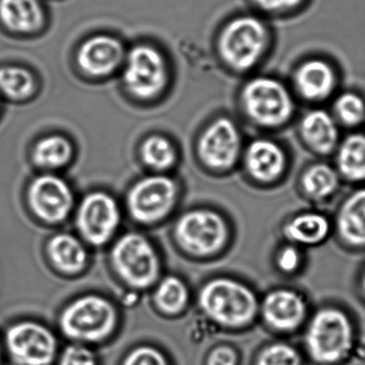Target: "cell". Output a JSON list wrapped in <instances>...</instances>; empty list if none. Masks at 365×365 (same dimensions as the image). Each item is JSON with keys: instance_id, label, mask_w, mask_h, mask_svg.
Returning <instances> with one entry per match:
<instances>
[{"instance_id": "13", "label": "cell", "mask_w": 365, "mask_h": 365, "mask_svg": "<svg viewBox=\"0 0 365 365\" xmlns=\"http://www.w3.org/2000/svg\"><path fill=\"white\" fill-rule=\"evenodd\" d=\"M176 185L163 176L148 177L134 185L128 197L132 217L143 223H153L165 217L175 200Z\"/></svg>"}, {"instance_id": "30", "label": "cell", "mask_w": 365, "mask_h": 365, "mask_svg": "<svg viewBox=\"0 0 365 365\" xmlns=\"http://www.w3.org/2000/svg\"><path fill=\"white\" fill-rule=\"evenodd\" d=\"M334 118L346 127H356L365 121V100L359 93H341L334 102Z\"/></svg>"}, {"instance_id": "18", "label": "cell", "mask_w": 365, "mask_h": 365, "mask_svg": "<svg viewBox=\"0 0 365 365\" xmlns=\"http://www.w3.org/2000/svg\"><path fill=\"white\" fill-rule=\"evenodd\" d=\"M299 132L305 146L320 157L334 153L341 142L336 119L319 108L311 110L302 117Z\"/></svg>"}, {"instance_id": "10", "label": "cell", "mask_w": 365, "mask_h": 365, "mask_svg": "<svg viewBox=\"0 0 365 365\" xmlns=\"http://www.w3.org/2000/svg\"><path fill=\"white\" fill-rule=\"evenodd\" d=\"M198 153L205 165L215 172H230L242 158V138L230 118L217 119L202 133Z\"/></svg>"}, {"instance_id": "8", "label": "cell", "mask_w": 365, "mask_h": 365, "mask_svg": "<svg viewBox=\"0 0 365 365\" xmlns=\"http://www.w3.org/2000/svg\"><path fill=\"white\" fill-rule=\"evenodd\" d=\"M112 260L121 279L133 287H149L159 274L157 253L140 235L128 234L119 239L113 249Z\"/></svg>"}, {"instance_id": "22", "label": "cell", "mask_w": 365, "mask_h": 365, "mask_svg": "<svg viewBox=\"0 0 365 365\" xmlns=\"http://www.w3.org/2000/svg\"><path fill=\"white\" fill-rule=\"evenodd\" d=\"M335 166L341 180L359 187L365 185V134L352 133L339 142Z\"/></svg>"}, {"instance_id": "15", "label": "cell", "mask_w": 365, "mask_h": 365, "mask_svg": "<svg viewBox=\"0 0 365 365\" xmlns=\"http://www.w3.org/2000/svg\"><path fill=\"white\" fill-rule=\"evenodd\" d=\"M29 200L34 212L50 223L65 220L73 204V196L67 183L51 175L35 179L29 187Z\"/></svg>"}, {"instance_id": "24", "label": "cell", "mask_w": 365, "mask_h": 365, "mask_svg": "<svg viewBox=\"0 0 365 365\" xmlns=\"http://www.w3.org/2000/svg\"><path fill=\"white\" fill-rule=\"evenodd\" d=\"M48 253L63 272H78L86 264L87 254L82 243L70 235H57L48 242Z\"/></svg>"}, {"instance_id": "27", "label": "cell", "mask_w": 365, "mask_h": 365, "mask_svg": "<svg viewBox=\"0 0 365 365\" xmlns=\"http://www.w3.org/2000/svg\"><path fill=\"white\" fill-rule=\"evenodd\" d=\"M142 157L147 165L155 170H163L174 165L176 150L168 138L155 135L145 140L142 147Z\"/></svg>"}, {"instance_id": "2", "label": "cell", "mask_w": 365, "mask_h": 365, "mask_svg": "<svg viewBox=\"0 0 365 365\" xmlns=\"http://www.w3.org/2000/svg\"><path fill=\"white\" fill-rule=\"evenodd\" d=\"M260 299L250 284L232 277H217L205 284L200 309L222 328L247 330L259 318Z\"/></svg>"}, {"instance_id": "21", "label": "cell", "mask_w": 365, "mask_h": 365, "mask_svg": "<svg viewBox=\"0 0 365 365\" xmlns=\"http://www.w3.org/2000/svg\"><path fill=\"white\" fill-rule=\"evenodd\" d=\"M341 181L334 166L324 162H315L301 173L299 190L305 200L322 204L336 195Z\"/></svg>"}, {"instance_id": "17", "label": "cell", "mask_w": 365, "mask_h": 365, "mask_svg": "<svg viewBox=\"0 0 365 365\" xmlns=\"http://www.w3.org/2000/svg\"><path fill=\"white\" fill-rule=\"evenodd\" d=\"M333 234V221L316 210L296 213L284 222L282 236L285 242L298 245L301 249L319 247Z\"/></svg>"}, {"instance_id": "11", "label": "cell", "mask_w": 365, "mask_h": 365, "mask_svg": "<svg viewBox=\"0 0 365 365\" xmlns=\"http://www.w3.org/2000/svg\"><path fill=\"white\" fill-rule=\"evenodd\" d=\"M243 168L247 178L258 187L279 185L288 170L287 153L270 138H256L243 149Z\"/></svg>"}, {"instance_id": "6", "label": "cell", "mask_w": 365, "mask_h": 365, "mask_svg": "<svg viewBox=\"0 0 365 365\" xmlns=\"http://www.w3.org/2000/svg\"><path fill=\"white\" fill-rule=\"evenodd\" d=\"M230 230L226 220L215 211L197 210L179 220L176 237L181 247L200 257L221 252L230 241Z\"/></svg>"}, {"instance_id": "19", "label": "cell", "mask_w": 365, "mask_h": 365, "mask_svg": "<svg viewBox=\"0 0 365 365\" xmlns=\"http://www.w3.org/2000/svg\"><path fill=\"white\" fill-rule=\"evenodd\" d=\"M294 86L301 97L307 101L327 99L336 86V74L328 61L311 58L303 61L294 72Z\"/></svg>"}, {"instance_id": "12", "label": "cell", "mask_w": 365, "mask_h": 365, "mask_svg": "<svg viewBox=\"0 0 365 365\" xmlns=\"http://www.w3.org/2000/svg\"><path fill=\"white\" fill-rule=\"evenodd\" d=\"M123 80L127 88L138 97L147 99L158 95L166 82L163 57L150 46H136L128 56Z\"/></svg>"}, {"instance_id": "31", "label": "cell", "mask_w": 365, "mask_h": 365, "mask_svg": "<svg viewBox=\"0 0 365 365\" xmlns=\"http://www.w3.org/2000/svg\"><path fill=\"white\" fill-rule=\"evenodd\" d=\"M304 250L289 242H284L277 247L273 257L277 272L285 277L298 274L304 267Z\"/></svg>"}, {"instance_id": "14", "label": "cell", "mask_w": 365, "mask_h": 365, "mask_svg": "<svg viewBox=\"0 0 365 365\" xmlns=\"http://www.w3.org/2000/svg\"><path fill=\"white\" fill-rule=\"evenodd\" d=\"M118 224V206L108 194H91L81 204L78 227L88 242L103 245L110 240Z\"/></svg>"}, {"instance_id": "20", "label": "cell", "mask_w": 365, "mask_h": 365, "mask_svg": "<svg viewBox=\"0 0 365 365\" xmlns=\"http://www.w3.org/2000/svg\"><path fill=\"white\" fill-rule=\"evenodd\" d=\"M123 56V46L119 41L108 36H96L83 44L78 59L85 72L103 76L118 67Z\"/></svg>"}, {"instance_id": "5", "label": "cell", "mask_w": 365, "mask_h": 365, "mask_svg": "<svg viewBox=\"0 0 365 365\" xmlns=\"http://www.w3.org/2000/svg\"><path fill=\"white\" fill-rule=\"evenodd\" d=\"M116 324V313L106 299L97 296L78 299L63 312L61 326L78 343H98L108 336Z\"/></svg>"}, {"instance_id": "36", "label": "cell", "mask_w": 365, "mask_h": 365, "mask_svg": "<svg viewBox=\"0 0 365 365\" xmlns=\"http://www.w3.org/2000/svg\"><path fill=\"white\" fill-rule=\"evenodd\" d=\"M358 290L363 300L365 301V264L361 270L358 277Z\"/></svg>"}, {"instance_id": "7", "label": "cell", "mask_w": 365, "mask_h": 365, "mask_svg": "<svg viewBox=\"0 0 365 365\" xmlns=\"http://www.w3.org/2000/svg\"><path fill=\"white\" fill-rule=\"evenodd\" d=\"M309 315V300L296 288H272L260 299L259 318L277 334L292 335L302 330Z\"/></svg>"}, {"instance_id": "33", "label": "cell", "mask_w": 365, "mask_h": 365, "mask_svg": "<svg viewBox=\"0 0 365 365\" xmlns=\"http://www.w3.org/2000/svg\"><path fill=\"white\" fill-rule=\"evenodd\" d=\"M54 365H100V361L88 346L76 343L67 346L58 354Z\"/></svg>"}, {"instance_id": "9", "label": "cell", "mask_w": 365, "mask_h": 365, "mask_svg": "<svg viewBox=\"0 0 365 365\" xmlns=\"http://www.w3.org/2000/svg\"><path fill=\"white\" fill-rule=\"evenodd\" d=\"M6 347L14 365H54L58 356L56 337L35 322H22L10 328Z\"/></svg>"}, {"instance_id": "26", "label": "cell", "mask_w": 365, "mask_h": 365, "mask_svg": "<svg viewBox=\"0 0 365 365\" xmlns=\"http://www.w3.org/2000/svg\"><path fill=\"white\" fill-rule=\"evenodd\" d=\"M305 356L296 346L286 341H274L262 346L252 365H304Z\"/></svg>"}, {"instance_id": "4", "label": "cell", "mask_w": 365, "mask_h": 365, "mask_svg": "<svg viewBox=\"0 0 365 365\" xmlns=\"http://www.w3.org/2000/svg\"><path fill=\"white\" fill-rule=\"evenodd\" d=\"M268 29L255 16H240L222 31L219 50L226 65L237 71H247L259 63L269 46Z\"/></svg>"}, {"instance_id": "32", "label": "cell", "mask_w": 365, "mask_h": 365, "mask_svg": "<svg viewBox=\"0 0 365 365\" xmlns=\"http://www.w3.org/2000/svg\"><path fill=\"white\" fill-rule=\"evenodd\" d=\"M119 365H173L162 350L153 346L143 345L130 350Z\"/></svg>"}, {"instance_id": "35", "label": "cell", "mask_w": 365, "mask_h": 365, "mask_svg": "<svg viewBox=\"0 0 365 365\" xmlns=\"http://www.w3.org/2000/svg\"><path fill=\"white\" fill-rule=\"evenodd\" d=\"M256 7L266 12H284L299 7L304 0H252Z\"/></svg>"}, {"instance_id": "23", "label": "cell", "mask_w": 365, "mask_h": 365, "mask_svg": "<svg viewBox=\"0 0 365 365\" xmlns=\"http://www.w3.org/2000/svg\"><path fill=\"white\" fill-rule=\"evenodd\" d=\"M0 19L16 33H29L41 24V6L38 0H0Z\"/></svg>"}, {"instance_id": "29", "label": "cell", "mask_w": 365, "mask_h": 365, "mask_svg": "<svg viewBox=\"0 0 365 365\" xmlns=\"http://www.w3.org/2000/svg\"><path fill=\"white\" fill-rule=\"evenodd\" d=\"M34 89L33 76L20 67L0 68V91L11 99H22Z\"/></svg>"}, {"instance_id": "34", "label": "cell", "mask_w": 365, "mask_h": 365, "mask_svg": "<svg viewBox=\"0 0 365 365\" xmlns=\"http://www.w3.org/2000/svg\"><path fill=\"white\" fill-rule=\"evenodd\" d=\"M240 354L230 345H220L207 354L204 365H240Z\"/></svg>"}, {"instance_id": "37", "label": "cell", "mask_w": 365, "mask_h": 365, "mask_svg": "<svg viewBox=\"0 0 365 365\" xmlns=\"http://www.w3.org/2000/svg\"><path fill=\"white\" fill-rule=\"evenodd\" d=\"M1 350H0V365H1Z\"/></svg>"}, {"instance_id": "16", "label": "cell", "mask_w": 365, "mask_h": 365, "mask_svg": "<svg viewBox=\"0 0 365 365\" xmlns=\"http://www.w3.org/2000/svg\"><path fill=\"white\" fill-rule=\"evenodd\" d=\"M333 234L346 249L365 250V185L350 192L337 208Z\"/></svg>"}, {"instance_id": "3", "label": "cell", "mask_w": 365, "mask_h": 365, "mask_svg": "<svg viewBox=\"0 0 365 365\" xmlns=\"http://www.w3.org/2000/svg\"><path fill=\"white\" fill-rule=\"evenodd\" d=\"M241 104L247 118L264 129H275L287 123L296 108L287 87L269 76L250 80L241 93Z\"/></svg>"}, {"instance_id": "1", "label": "cell", "mask_w": 365, "mask_h": 365, "mask_svg": "<svg viewBox=\"0 0 365 365\" xmlns=\"http://www.w3.org/2000/svg\"><path fill=\"white\" fill-rule=\"evenodd\" d=\"M302 332L303 354L314 365H344L356 351L354 318L339 305L312 312Z\"/></svg>"}, {"instance_id": "25", "label": "cell", "mask_w": 365, "mask_h": 365, "mask_svg": "<svg viewBox=\"0 0 365 365\" xmlns=\"http://www.w3.org/2000/svg\"><path fill=\"white\" fill-rule=\"evenodd\" d=\"M72 157V146L69 140L61 135L43 138L36 145L34 160L42 168H61Z\"/></svg>"}, {"instance_id": "28", "label": "cell", "mask_w": 365, "mask_h": 365, "mask_svg": "<svg viewBox=\"0 0 365 365\" xmlns=\"http://www.w3.org/2000/svg\"><path fill=\"white\" fill-rule=\"evenodd\" d=\"M155 298L162 311L168 314L178 313L187 304V287L177 277H166L158 287Z\"/></svg>"}]
</instances>
